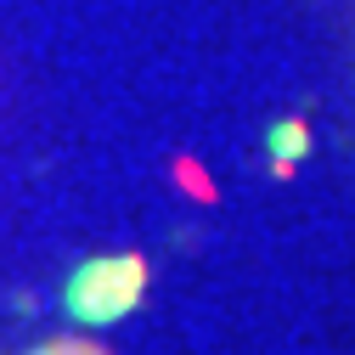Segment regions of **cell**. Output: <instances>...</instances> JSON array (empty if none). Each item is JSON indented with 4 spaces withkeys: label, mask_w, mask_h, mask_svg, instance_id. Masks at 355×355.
Here are the masks:
<instances>
[{
    "label": "cell",
    "mask_w": 355,
    "mask_h": 355,
    "mask_svg": "<svg viewBox=\"0 0 355 355\" xmlns=\"http://www.w3.org/2000/svg\"><path fill=\"white\" fill-rule=\"evenodd\" d=\"M34 355H102V349H96V344H85V338H57V344L34 349Z\"/></svg>",
    "instance_id": "obj_2"
},
{
    "label": "cell",
    "mask_w": 355,
    "mask_h": 355,
    "mask_svg": "<svg viewBox=\"0 0 355 355\" xmlns=\"http://www.w3.org/2000/svg\"><path fill=\"white\" fill-rule=\"evenodd\" d=\"M141 288H147V271H141L136 254L96 259V265H85V271L68 282V310L79 322H113V316H124V310L141 299Z\"/></svg>",
    "instance_id": "obj_1"
}]
</instances>
